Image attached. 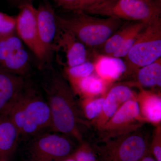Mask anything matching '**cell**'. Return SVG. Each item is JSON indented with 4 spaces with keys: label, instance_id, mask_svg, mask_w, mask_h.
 Instances as JSON below:
<instances>
[{
    "label": "cell",
    "instance_id": "cell-26",
    "mask_svg": "<svg viewBox=\"0 0 161 161\" xmlns=\"http://www.w3.org/2000/svg\"><path fill=\"white\" fill-rule=\"evenodd\" d=\"M72 156L76 161H98L91 147L84 142Z\"/></svg>",
    "mask_w": 161,
    "mask_h": 161
},
{
    "label": "cell",
    "instance_id": "cell-13",
    "mask_svg": "<svg viewBox=\"0 0 161 161\" xmlns=\"http://www.w3.org/2000/svg\"><path fill=\"white\" fill-rule=\"evenodd\" d=\"M24 77L0 69V114L26 84Z\"/></svg>",
    "mask_w": 161,
    "mask_h": 161
},
{
    "label": "cell",
    "instance_id": "cell-29",
    "mask_svg": "<svg viewBox=\"0 0 161 161\" xmlns=\"http://www.w3.org/2000/svg\"><path fill=\"white\" fill-rule=\"evenodd\" d=\"M105 0H80L78 10H84L91 6L98 5Z\"/></svg>",
    "mask_w": 161,
    "mask_h": 161
},
{
    "label": "cell",
    "instance_id": "cell-4",
    "mask_svg": "<svg viewBox=\"0 0 161 161\" xmlns=\"http://www.w3.org/2000/svg\"><path fill=\"white\" fill-rule=\"evenodd\" d=\"M138 130L100 141L93 150L98 161H141L149 153L150 145Z\"/></svg>",
    "mask_w": 161,
    "mask_h": 161
},
{
    "label": "cell",
    "instance_id": "cell-18",
    "mask_svg": "<svg viewBox=\"0 0 161 161\" xmlns=\"http://www.w3.org/2000/svg\"><path fill=\"white\" fill-rule=\"evenodd\" d=\"M31 58L25 47L12 53L0 64V69L24 77L31 68Z\"/></svg>",
    "mask_w": 161,
    "mask_h": 161
},
{
    "label": "cell",
    "instance_id": "cell-16",
    "mask_svg": "<svg viewBox=\"0 0 161 161\" xmlns=\"http://www.w3.org/2000/svg\"><path fill=\"white\" fill-rule=\"evenodd\" d=\"M62 48L66 53L68 67L77 66L87 60L86 47L71 34L63 29L59 43V51Z\"/></svg>",
    "mask_w": 161,
    "mask_h": 161
},
{
    "label": "cell",
    "instance_id": "cell-21",
    "mask_svg": "<svg viewBox=\"0 0 161 161\" xmlns=\"http://www.w3.org/2000/svg\"><path fill=\"white\" fill-rule=\"evenodd\" d=\"M105 95L99 97L81 99L80 107L84 115L88 120L92 121L100 115L102 111Z\"/></svg>",
    "mask_w": 161,
    "mask_h": 161
},
{
    "label": "cell",
    "instance_id": "cell-1",
    "mask_svg": "<svg viewBox=\"0 0 161 161\" xmlns=\"http://www.w3.org/2000/svg\"><path fill=\"white\" fill-rule=\"evenodd\" d=\"M42 85L51 113L53 131L83 142L81 125H87L81 117L75 93L66 78L50 68L43 77Z\"/></svg>",
    "mask_w": 161,
    "mask_h": 161
},
{
    "label": "cell",
    "instance_id": "cell-33",
    "mask_svg": "<svg viewBox=\"0 0 161 161\" xmlns=\"http://www.w3.org/2000/svg\"><path fill=\"white\" fill-rule=\"evenodd\" d=\"M0 161H1V160H0Z\"/></svg>",
    "mask_w": 161,
    "mask_h": 161
},
{
    "label": "cell",
    "instance_id": "cell-34",
    "mask_svg": "<svg viewBox=\"0 0 161 161\" xmlns=\"http://www.w3.org/2000/svg\"><path fill=\"white\" fill-rule=\"evenodd\" d=\"M159 1H161V0H159Z\"/></svg>",
    "mask_w": 161,
    "mask_h": 161
},
{
    "label": "cell",
    "instance_id": "cell-19",
    "mask_svg": "<svg viewBox=\"0 0 161 161\" xmlns=\"http://www.w3.org/2000/svg\"><path fill=\"white\" fill-rule=\"evenodd\" d=\"M148 23L142 22H125L98 48L99 54L111 56L122 44L125 40L136 30Z\"/></svg>",
    "mask_w": 161,
    "mask_h": 161
},
{
    "label": "cell",
    "instance_id": "cell-32",
    "mask_svg": "<svg viewBox=\"0 0 161 161\" xmlns=\"http://www.w3.org/2000/svg\"><path fill=\"white\" fill-rule=\"evenodd\" d=\"M62 161H76V160L75 159V158L73 157V156H72V154L70 156H69V157L68 158L65 159L64 160Z\"/></svg>",
    "mask_w": 161,
    "mask_h": 161
},
{
    "label": "cell",
    "instance_id": "cell-22",
    "mask_svg": "<svg viewBox=\"0 0 161 161\" xmlns=\"http://www.w3.org/2000/svg\"><path fill=\"white\" fill-rule=\"evenodd\" d=\"M25 46L16 33L0 38V64L14 52Z\"/></svg>",
    "mask_w": 161,
    "mask_h": 161
},
{
    "label": "cell",
    "instance_id": "cell-28",
    "mask_svg": "<svg viewBox=\"0 0 161 161\" xmlns=\"http://www.w3.org/2000/svg\"><path fill=\"white\" fill-rule=\"evenodd\" d=\"M34 0H31V2ZM59 7L67 11L78 10L80 0H53Z\"/></svg>",
    "mask_w": 161,
    "mask_h": 161
},
{
    "label": "cell",
    "instance_id": "cell-30",
    "mask_svg": "<svg viewBox=\"0 0 161 161\" xmlns=\"http://www.w3.org/2000/svg\"><path fill=\"white\" fill-rule=\"evenodd\" d=\"M10 1L12 3L17 6L18 7L27 3H32L31 2V0H10Z\"/></svg>",
    "mask_w": 161,
    "mask_h": 161
},
{
    "label": "cell",
    "instance_id": "cell-6",
    "mask_svg": "<svg viewBox=\"0 0 161 161\" xmlns=\"http://www.w3.org/2000/svg\"><path fill=\"white\" fill-rule=\"evenodd\" d=\"M161 19L148 23L141 32L125 57V75L135 74L141 68L161 58Z\"/></svg>",
    "mask_w": 161,
    "mask_h": 161
},
{
    "label": "cell",
    "instance_id": "cell-31",
    "mask_svg": "<svg viewBox=\"0 0 161 161\" xmlns=\"http://www.w3.org/2000/svg\"><path fill=\"white\" fill-rule=\"evenodd\" d=\"M141 161H156V160L152 156H150L148 154L144 157Z\"/></svg>",
    "mask_w": 161,
    "mask_h": 161
},
{
    "label": "cell",
    "instance_id": "cell-15",
    "mask_svg": "<svg viewBox=\"0 0 161 161\" xmlns=\"http://www.w3.org/2000/svg\"><path fill=\"white\" fill-rule=\"evenodd\" d=\"M94 64L97 75L108 84L119 79L126 71V64L120 58L99 54Z\"/></svg>",
    "mask_w": 161,
    "mask_h": 161
},
{
    "label": "cell",
    "instance_id": "cell-14",
    "mask_svg": "<svg viewBox=\"0 0 161 161\" xmlns=\"http://www.w3.org/2000/svg\"><path fill=\"white\" fill-rule=\"evenodd\" d=\"M141 116L148 122L158 125L161 121L160 94L141 89L136 95Z\"/></svg>",
    "mask_w": 161,
    "mask_h": 161
},
{
    "label": "cell",
    "instance_id": "cell-20",
    "mask_svg": "<svg viewBox=\"0 0 161 161\" xmlns=\"http://www.w3.org/2000/svg\"><path fill=\"white\" fill-rule=\"evenodd\" d=\"M137 82L147 88L161 86V58L153 63L142 67L136 72Z\"/></svg>",
    "mask_w": 161,
    "mask_h": 161
},
{
    "label": "cell",
    "instance_id": "cell-2",
    "mask_svg": "<svg viewBox=\"0 0 161 161\" xmlns=\"http://www.w3.org/2000/svg\"><path fill=\"white\" fill-rule=\"evenodd\" d=\"M57 18L63 29L73 35L87 48L98 49L125 22L117 18L92 16L81 10L68 11Z\"/></svg>",
    "mask_w": 161,
    "mask_h": 161
},
{
    "label": "cell",
    "instance_id": "cell-5",
    "mask_svg": "<svg viewBox=\"0 0 161 161\" xmlns=\"http://www.w3.org/2000/svg\"><path fill=\"white\" fill-rule=\"evenodd\" d=\"M72 139L52 131L39 133L24 147L23 161H62L75 152Z\"/></svg>",
    "mask_w": 161,
    "mask_h": 161
},
{
    "label": "cell",
    "instance_id": "cell-11",
    "mask_svg": "<svg viewBox=\"0 0 161 161\" xmlns=\"http://www.w3.org/2000/svg\"><path fill=\"white\" fill-rule=\"evenodd\" d=\"M136 94L129 86L125 85H117L112 86L105 96L102 111L95 120L93 125L100 131L117 110L127 101L136 98Z\"/></svg>",
    "mask_w": 161,
    "mask_h": 161
},
{
    "label": "cell",
    "instance_id": "cell-9",
    "mask_svg": "<svg viewBox=\"0 0 161 161\" xmlns=\"http://www.w3.org/2000/svg\"><path fill=\"white\" fill-rule=\"evenodd\" d=\"M36 11L39 37L49 64L53 53L58 52L62 29L57 14L47 0L40 3Z\"/></svg>",
    "mask_w": 161,
    "mask_h": 161
},
{
    "label": "cell",
    "instance_id": "cell-7",
    "mask_svg": "<svg viewBox=\"0 0 161 161\" xmlns=\"http://www.w3.org/2000/svg\"><path fill=\"white\" fill-rule=\"evenodd\" d=\"M19 11L16 17V33L25 46L35 55L40 69L48 65L38 31L36 8L32 3L18 7Z\"/></svg>",
    "mask_w": 161,
    "mask_h": 161
},
{
    "label": "cell",
    "instance_id": "cell-23",
    "mask_svg": "<svg viewBox=\"0 0 161 161\" xmlns=\"http://www.w3.org/2000/svg\"><path fill=\"white\" fill-rule=\"evenodd\" d=\"M95 71L94 64L87 60L77 66L64 68V73L68 81L85 78L92 75Z\"/></svg>",
    "mask_w": 161,
    "mask_h": 161
},
{
    "label": "cell",
    "instance_id": "cell-12",
    "mask_svg": "<svg viewBox=\"0 0 161 161\" xmlns=\"http://www.w3.org/2000/svg\"><path fill=\"white\" fill-rule=\"evenodd\" d=\"M20 136L7 115L0 114V160L9 161L17 149Z\"/></svg>",
    "mask_w": 161,
    "mask_h": 161
},
{
    "label": "cell",
    "instance_id": "cell-24",
    "mask_svg": "<svg viewBox=\"0 0 161 161\" xmlns=\"http://www.w3.org/2000/svg\"><path fill=\"white\" fill-rule=\"evenodd\" d=\"M147 24H148L140 27L131 34L125 40L117 50L111 56V57L120 58H125L134 45L141 32L146 27Z\"/></svg>",
    "mask_w": 161,
    "mask_h": 161
},
{
    "label": "cell",
    "instance_id": "cell-10",
    "mask_svg": "<svg viewBox=\"0 0 161 161\" xmlns=\"http://www.w3.org/2000/svg\"><path fill=\"white\" fill-rule=\"evenodd\" d=\"M20 96L27 121L34 123L43 131H53L51 113L46 99L26 82Z\"/></svg>",
    "mask_w": 161,
    "mask_h": 161
},
{
    "label": "cell",
    "instance_id": "cell-27",
    "mask_svg": "<svg viewBox=\"0 0 161 161\" xmlns=\"http://www.w3.org/2000/svg\"><path fill=\"white\" fill-rule=\"evenodd\" d=\"M149 152L156 161H161V126L157 125L153 137L152 142L149 147Z\"/></svg>",
    "mask_w": 161,
    "mask_h": 161
},
{
    "label": "cell",
    "instance_id": "cell-3",
    "mask_svg": "<svg viewBox=\"0 0 161 161\" xmlns=\"http://www.w3.org/2000/svg\"><path fill=\"white\" fill-rule=\"evenodd\" d=\"M83 11L124 21L149 23L161 18L159 0H105Z\"/></svg>",
    "mask_w": 161,
    "mask_h": 161
},
{
    "label": "cell",
    "instance_id": "cell-8",
    "mask_svg": "<svg viewBox=\"0 0 161 161\" xmlns=\"http://www.w3.org/2000/svg\"><path fill=\"white\" fill-rule=\"evenodd\" d=\"M140 112L136 97L127 101L99 131L100 141L139 130L145 123Z\"/></svg>",
    "mask_w": 161,
    "mask_h": 161
},
{
    "label": "cell",
    "instance_id": "cell-17",
    "mask_svg": "<svg viewBox=\"0 0 161 161\" xmlns=\"http://www.w3.org/2000/svg\"><path fill=\"white\" fill-rule=\"evenodd\" d=\"M68 81L75 94L80 95L81 99L95 98L105 95L108 85L98 75H94Z\"/></svg>",
    "mask_w": 161,
    "mask_h": 161
},
{
    "label": "cell",
    "instance_id": "cell-25",
    "mask_svg": "<svg viewBox=\"0 0 161 161\" xmlns=\"http://www.w3.org/2000/svg\"><path fill=\"white\" fill-rule=\"evenodd\" d=\"M16 17L0 11V38L16 33Z\"/></svg>",
    "mask_w": 161,
    "mask_h": 161
}]
</instances>
